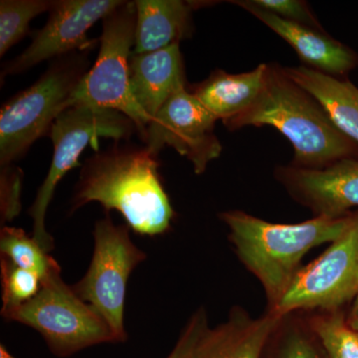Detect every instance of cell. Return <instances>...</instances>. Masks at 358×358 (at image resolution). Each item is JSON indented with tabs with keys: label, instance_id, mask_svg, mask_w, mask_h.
Segmentation results:
<instances>
[{
	"label": "cell",
	"instance_id": "1",
	"mask_svg": "<svg viewBox=\"0 0 358 358\" xmlns=\"http://www.w3.org/2000/svg\"><path fill=\"white\" fill-rule=\"evenodd\" d=\"M147 145L115 141L85 162L70 212L98 202L107 214L120 212L131 230L155 237L171 230L174 210L159 173V162Z\"/></svg>",
	"mask_w": 358,
	"mask_h": 358
},
{
	"label": "cell",
	"instance_id": "2",
	"mask_svg": "<svg viewBox=\"0 0 358 358\" xmlns=\"http://www.w3.org/2000/svg\"><path fill=\"white\" fill-rule=\"evenodd\" d=\"M224 126L229 131L271 126L294 148L292 166L322 169L341 159H355L357 145L341 133L310 94L289 79L282 66L268 64L255 102Z\"/></svg>",
	"mask_w": 358,
	"mask_h": 358
},
{
	"label": "cell",
	"instance_id": "3",
	"mask_svg": "<svg viewBox=\"0 0 358 358\" xmlns=\"http://www.w3.org/2000/svg\"><path fill=\"white\" fill-rule=\"evenodd\" d=\"M350 213L339 218L313 216L301 223H272L241 210L224 211L219 219L245 268L262 285L273 310L281 301L303 257L310 250L338 239L348 227Z\"/></svg>",
	"mask_w": 358,
	"mask_h": 358
},
{
	"label": "cell",
	"instance_id": "4",
	"mask_svg": "<svg viewBox=\"0 0 358 358\" xmlns=\"http://www.w3.org/2000/svg\"><path fill=\"white\" fill-rule=\"evenodd\" d=\"M52 61L29 88L14 95L0 110V166L13 164L35 141L48 136L52 124L69 108L71 98L90 70L89 52Z\"/></svg>",
	"mask_w": 358,
	"mask_h": 358
},
{
	"label": "cell",
	"instance_id": "5",
	"mask_svg": "<svg viewBox=\"0 0 358 358\" xmlns=\"http://www.w3.org/2000/svg\"><path fill=\"white\" fill-rule=\"evenodd\" d=\"M1 315L38 331L51 352L59 357H70L91 346L117 343L109 324L63 281L61 272L42 281L39 293L31 301Z\"/></svg>",
	"mask_w": 358,
	"mask_h": 358
},
{
	"label": "cell",
	"instance_id": "6",
	"mask_svg": "<svg viewBox=\"0 0 358 358\" xmlns=\"http://www.w3.org/2000/svg\"><path fill=\"white\" fill-rule=\"evenodd\" d=\"M102 21L98 57L73 94L69 108L85 105L121 112L134 122L143 141L152 121L134 101L129 86V60L136 35V1L122 2Z\"/></svg>",
	"mask_w": 358,
	"mask_h": 358
},
{
	"label": "cell",
	"instance_id": "7",
	"mask_svg": "<svg viewBox=\"0 0 358 358\" xmlns=\"http://www.w3.org/2000/svg\"><path fill=\"white\" fill-rule=\"evenodd\" d=\"M134 133H138L136 124L121 112L85 105L68 108L54 121L48 134L54 148L50 169L28 211L33 219L32 236L47 252L54 249V241L47 232L45 218L58 183L77 166L89 143L101 136L129 141Z\"/></svg>",
	"mask_w": 358,
	"mask_h": 358
},
{
	"label": "cell",
	"instance_id": "8",
	"mask_svg": "<svg viewBox=\"0 0 358 358\" xmlns=\"http://www.w3.org/2000/svg\"><path fill=\"white\" fill-rule=\"evenodd\" d=\"M129 230L128 225H115L110 214L96 221L88 271L72 285L75 293L109 324L117 343L127 339L124 307L129 277L148 257L134 243Z\"/></svg>",
	"mask_w": 358,
	"mask_h": 358
},
{
	"label": "cell",
	"instance_id": "9",
	"mask_svg": "<svg viewBox=\"0 0 358 358\" xmlns=\"http://www.w3.org/2000/svg\"><path fill=\"white\" fill-rule=\"evenodd\" d=\"M358 293V211L326 251L301 267L272 312L341 310Z\"/></svg>",
	"mask_w": 358,
	"mask_h": 358
},
{
	"label": "cell",
	"instance_id": "10",
	"mask_svg": "<svg viewBox=\"0 0 358 358\" xmlns=\"http://www.w3.org/2000/svg\"><path fill=\"white\" fill-rule=\"evenodd\" d=\"M216 122L185 85L155 115L143 143L155 155L166 145L173 148L192 162L195 173L202 174L222 152V145L214 133Z\"/></svg>",
	"mask_w": 358,
	"mask_h": 358
},
{
	"label": "cell",
	"instance_id": "11",
	"mask_svg": "<svg viewBox=\"0 0 358 358\" xmlns=\"http://www.w3.org/2000/svg\"><path fill=\"white\" fill-rule=\"evenodd\" d=\"M122 0H58L49 11L46 24L33 35L31 44L20 55L2 66L1 76L18 75L47 60L75 52L93 50L88 38L92 26L103 20Z\"/></svg>",
	"mask_w": 358,
	"mask_h": 358
},
{
	"label": "cell",
	"instance_id": "12",
	"mask_svg": "<svg viewBox=\"0 0 358 358\" xmlns=\"http://www.w3.org/2000/svg\"><path fill=\"white\" fill-rule=\"evenodd\" d=\"M275 180L315 216L339 218L358 207V159L339 160L322 169L279 166Z\"/></svg>",
	"mask_w": 358,
	"mask_h": 358
},
{
	"label": "cell",
	"instance_id": "13",
	"mask_svg": "<svg viewBox=\"0 0 358 358\" xmlns=\"http://www.w3.org/2000/svg\"><path fill=\"white\" fill-rule=\"evenodd\" d=\"M230 3L241 7L279 35L307 67L338 77L355 69L358 64L357 54L326 31L282 20L257 6L253 0H236Z\"/></svg>",
	"mask_w": 358,
	"mask_h": 358
},
{
	"label": "cell",
	"instance_id": "14",
	"mask_svg": "<svg viewBox=\"0 0 358 358\" xmlns=\"http://www.w3.org/2000/svg\"><path fill=\"white\" fill-rule=\"evenodd\" d=\"M282 317L268 310L253 317L234 307L226 322L205 331L194 358H263Z\"/></svg>",
	"mask_w": 358,
	"mask_h": 358
},
{
	"label": "cell",
	"instance_id": "15",
	"mask_svg": "<svg viewBox=\"0 0 358 358\" xmlns=\"http://www.w3.org/2000/svg\"><path fill=\"white\" fill-rule=\"evenodd\" d=\"M185 85V64L179 44L147 53L131 54V94L150 121L174 92Z\"/></svg>",
	"mask_w": 358,
	"mask_h": 358
},
{
	"label": "cell",
	"instance_id": "16",
	"mask_svg": "<svg viewBox=\"0 0 358 358\" xmlns=\"http://www.w3.org/2000/svg\"><path fill=\"white\" fill-rule=\"evenodd\" d=\"M212 3L182 0H136L133 53L160 50L192 36L194 30L193 11Z\"/></svg>",
	"mask_w": 358,
	"mask_h": 358
},
{
	"label": "cell",
	"instance_id": "17",
	"mask_svg": "<svg viewBox=\"0 0 358 358\" xmlns=\"http://www.w3.org/2000/svg\"><path fill=\"white\" fill-rule=\"evenodd\" d=\"M285 74L319 102L331 121L358 145V88L307 66L282 67Z\"/></svg>",
	"mask_w": 358,
	"mask_h": 358
},
{
	"label": "cell",
	"instance_id": "18",
	"mask_svg": "<svg viewBox=\"0 0 358 358\" xmlns=\"http://www.w3.org/2000/svg\"><path fill=\"white\" fill-rule=\"evenodd\" d=\"M268 64L263 63L250 72L231 74L217 69L192 92L200 103L223 124L241 115L262 90Z\"/></svg>",
	"mask_w": 358,
	"mask_h": 358
},
{
	"label": "cell",
	"instance_id": "19",
	"mask_svg": "<svg viewBox=\"0 0 358 358\" xmlns=\"http://www.w3.org/2000/svg\"><path fill=\"white\" fill-rule=\"evenodd\" d=\"M306 320L326 358H358V331L343 310H317Z\"/></svg>",
	"mask_w": 358,
	"mask_h": 358
},
{
	"label": "cell",
	"instance_id": "20",
	"mask_svg": "<svg viewBox=\"0 0 358 358\" xmlns=\"http://www.w3.org/2000/svg\"><path fill=\"white\" fill-rule=\"evenodd\" d=\"M0 252L1 257L17 267L35 273L42 281L61 272V267L49 252L33 236H28L21 228L2 226L0 230Z\"/></svg>",
	"mask_w": 358,
	"mask_h": 358
},
{
	"label": "cell",
	"instance_id": "21",
	"mask_svg": "<svg viewBox=\"0 0 358 358\" xmlns=\"http://www.w3.org/2000/svg\"><path fill=\"white\" fill-rule=\"evenodd\" d=\"M271 358H326L306 319L282 315L270 339Z\"/></svg>",
	"mask_w": 358,
	"mask_h": 358
},
{
	"label": "cell",
	"instance_id": "22",
	"mask_svg": "<svg viewBox=\"0 0 358 358\" xmlns=\"http://www.w3.org/2000/svg\"><path fill=\"white\" fill-rule=\"evenodd\" d=\"M51 0H1L0 1V56L21 41L36 16L49 13Z\"/></svg>",
	"mask_w": 358,
	"mask_h": 358
},
{
	"label": "cell",
	"instance_id": "23",
	"mask_svg": "<svg viewBox=\"0 0 358 358\" xmlns=\"http://www.w3.org/2000/svg\"><path fill=\"white\" fill-rule=\"evenodd\" d=\"M0 274L3 303L1 313L31 301L42 287V279L38 275L17 267L4 257L0 261Z\"/></svg>",
	"mask_w": 358,
	"mask_h": 358
},
{
	"label": "cell",
	"instance_id": "24",
	"mask_svg": "<svg viewBox=\"0 0 358 358\" xmlns=\"http://www.w3.org/2000/svg\"><path fill=\"white\" fill-rule=\"evenodd\" d=\"M23 173L20 167L8 164L0 171V219L1 224L11 222L21 212Z\"/></svg>",
	"mask_w": 358,
	"mask_h": 358
},
{
	"label": "cell",
	"instance_id": "25",
	"mask_svg": "<svg viewBox=\"0 0 358 358\" xmlns=\"http://www.w3.org/2000/svg\"><path fill=\"white\" fill-rule=\"evenodd\" d=\"M254 3L282 20L324 31L308 2L303 0H253Z\"/></svg>",
	"mask_w": 358,
	"mask_h": 358
},
{
	"label": "cell",
	"instance_id": "26",
	"mask_svg": "<svg viewBox=\"0 0 358 358\" xmlns=\"http://www.w3.org/2000/svg\"><path fill=\"white\" fill-rule=\"evenodd\" d=\"M208 329L206 310L204 308H200L188 320L178 343L166 358H194L197 346Z\"/></svg>",
	"mask_w": 358,
	"mask_h": 358
},
{
	"label": "cell",
	"instance_id": "27",
	"mask_svg": "<svg viewBox=\"0 0 358 358\" xmlns=\"http://www.w3.org/2000/svg\"><path fill=\"white\" fill-rule=\"evenodd\" d=\"M346 322L355 331H358V293L352 300L350 312L346 315Z\"/></svg>",
	"mask_w": 358,
	"mask_h": 358
},
{
	"label": "cell",
	"instance_id": "28",
	"mask_svg": "<svg viewBox=\"0 0 358 358\" xmlns=\"http://www.w3.org/2000/svg\"><path fill=\"white\" fill-rule=\"evenodd\" d=\"M0 358H16L7 350L6 345H0Z\"/></svg>",
	"mask_w": 358,
	"mask_h": 358
}]
</instances>
